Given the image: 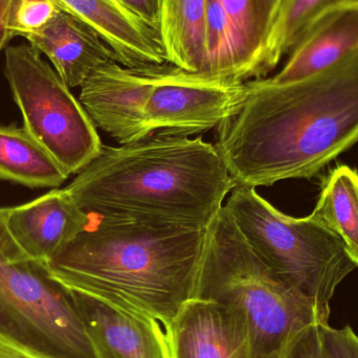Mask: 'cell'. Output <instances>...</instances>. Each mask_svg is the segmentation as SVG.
I'll use <instances>...</instances> for the list:
<instances>
[{
	"label": "cell",
	"mask_w": 358,
	"mask_h": 358,
	"mask_svg": "<svg viewBox=\"0 0 358 358\" xmlns=\"http://www.w3.org/2000/svg\"><path fill=\"white\" fill-rule=\"evenodd\" d=\"M358 52V6L324 15L306 29L290 50L283 69L269 78L287 84L326 71Z\"/></svg>",
	"instance_id": "9a60e30c"
},
{
	"label": "cell",
	"mask_w": 358,
	"mask_h": 358,
	"mask_svg": "<svg viewBox=\"0 0 358 358\" xmlns=\"http://www.w3.org/2000/svg\"><path fill=\"white\" fill-rule=\"evenodd\" d=\"M73 294L96 358H174L171 334L163 324Z\"/></svg>",
	"instance_id": "30bf717a"
},
{
	"label": "cell",
	"mask_w": 358,
	"mask_h": 358,
	"mask_svg": "<svg viewBox=\"0 0 358 358\" xmlns=\"http://www.w3.org/2000/svg\"><path fill=\"white\" fill-rule=\"evenodd\" d=\"M246 82L192 73L166 63L155 67L145 107L149 136H189L216 129L241 106Z\"/></svg>",
	"instance_id": "ba28073f"
},
{
	"label": "cell",
	"mask_w": 358,
	"mask_h": 358,
	"mask_svg": "<svg viewBox=\"0 0 358 358\" xmlns=\"http://www.w3.org/2000/svg\"><path fill=\"white\" fill-rule=\"evenodd\" d=\"M206 231L88 214L46 264L69 289L170 330L196 299Z\"/></svg>",
	"instance_id": "7a4b0ae2"
},
{
	"label": "cell",
	"mask_w": 358,
	"mask_h": 358,
	"mask_svg": "<svg viewBox=\"0 0 358 358\" xmlns=\"http://www.w3.org/2000/svg\"><path fill=\"white\" fill-rule=\"evenodd\" d=\"M273 358H278V355H275V357H273Z\"/></svg>",
	"instance_id": "83f0119b"
},
{
	"label": "cell",
	"mask_w": 358,
	"mask_h": 358,
	"mask_svg": "<svg viewBox=\"0 0 358 358\" xmlns=\"http://www.w3.org/2000/svg\"><path fill=\"white\" fill-rule=\"evenodd\" d=\"M170 334L174 358H256L243 321L210 301L189 303Z\"/></svg>",
	"instance_id": "7c38bea8"
},
{
	"label": "cell",
	"mask_w": 358,
	"mask_h": 358,
	"mask_svg": "<svg viewBox=\"0 0 358 358\" xmlns=\"http://www.w3.org/2000/svg\"><path fill=\"white\" fill-rule=\"evenodd\" d=\"M69 178L24 127L0 126V180L57 189Z\"/></svg>",
	"instance_id": "e0dca14e"
},
{
	"label": "cell",
	"mask_w": 358,
	"mask_h": 358,
	"mask_svg": "<svg viewBox=\"0 0 358 358\" xmlns=\"http://www.w3.org/2000/svg\"><path fill=\"white\" fill-rule=\"evenodd\" d=\"M27 40L48 57L69 88L81 87L96 69L117 62L108 44L90 25L63 10L45 29Z\"/></svg>",
	"instance_id": "5bb4252c"
},
{
	"label": "cell",
	"mask_w": 358,
	"mask_h": 358,
	"mask_svg": "<svg viewBox=\"0 0 358 358\" xmlns=\"http://www.w3.org/2000/svg\"><path fill=\"white\" fill-rule=\"evenodd\" d=\"M4 75L23 127L67 176H77L98 157L103 144L92 117L33 46H8Z\"/></svg>",
	"instance_id": "52a82bcc"
},
{
	"label": "cell",
	"mask_w": 358,
	"mask_h": 358,
	"mask_svg": "<svg viewBox=\"0 0 358 358\" xmlns=\"http://www.w3.org/2000/svg\"><path fill=\"white\" fill-rule=\"evenodd\" d=\"M0 208V336L52 358H96L73 292L27 256Z\"/></svg>",
	"instance_id": "8992f818"
},
{
	"label": "cell",
	"mask_w": 358,
	"mask_h": 358,
	"mask_svg": "<svg viewBox=\"0 0 358 358\" xmlns=\"http://www.w3.org/2000/svg\"><path fill=\"white\" fill-rule=\"evenodd\" d=\"M0 358H52L0 336Z\"/></svg>",
	"instance_id": "d4e9b609"
},
{
	"label": "cell",
	"mask_w": 358,
	"mask_h": 358,
	"mask_svg": "<svg viewBox=\"0 0 358 358\" xmlns=\"http://www.w3.org/2000/svg\"><path fill=\"white\" fill-rule=\"evenodd\" d=\"M61 10L81 19L108 44L120 64L128 67L167 62L159 33L117 0H54Z\"/></svg>",
	"instance_id": "4fadbf2b"
},
{
	"label": "cell",
	"mask_w": 358,
	"mask_h": 358,
	"mask_svg": "<svg viewBox=\"0 0 358 358\" xmlns=\"http://www.w3.org/2000/svg\"><path fill=\"white\" fill-rule=\"evenodd\" d=\"M223 206L263 263L329 321L336 287L357 267L342 240L311 215L280 212L255 187H234Z\"/></svg>",
	"instance_id": "5b68a950"
},
{
	"label": "cell",
	"mask_w": 358,
	"mask_h": 358,
	"mask_svg": "<svg viewBox=\"0 0 358 358\" xmlns=\"http://www.w3.org/2000/svg\"><path fill=\"white\" fill-rule=\"evenodd\" d=\"M87 213L65 189L6 208V227L17 245L31 258L48 263L85 227Z\"/></svg>",
	"instance_id": "8fae6325"
},
{
	"label": "cell",
	"mask_w": 358,
	"mask_h": 358,
	"mask_svg": "<svg viewBox=\"0 0 358 358\" xmlns=\"http://www.w3.org/2000/svg\"><path fill=\"white\" fill-rule=\"evenodd\" d=\"M235 187L214 145L152 136L103 145L64 189L87 214L206 229Z\"/></svg>",
	"instance_id": "3957f363"
},
{
	"label": "cell",
	"mask_w": 358,
	"mask_h": 358,
	"mask_svg": "<svg viewBox=\"0 0 358 358\" xmlns=\"http://www.w3.org/2000/svg\"><path fill=\"white\" fill-rule=\"evenodd\" d=\"M358 142V52L287 84L246 82V96L216 128L236 187L311 178Z\"/></svg>",
	"instance_id": "6da1fadb"
},
{
	"label": "cell",
	"mask_w": 358,
	"mask_h": 358,
	"mask_svg": "<svg viewBox=\"0 0 358 358\" xmlns=\"http://www.w3.org/2000/svg\"><path fill=\"white\" fill-rule=\"evenodd\" d=\"M311 216L342 240L358 267V172L348 166L336 168Z\"/></svg>",
	"instance_id": "d6986e66"
},
{
	"label": "cell",
	"mask_w": 358,
	"mask_h": 358,
	"mask_svg": "<svg viewBox=\"0 0 358 358\" xmlns=\"http://www.w3.org/2000/svg\"><path fill=\"white\" fill-rule=\"evenodd\" d=\"M256 2L259 13H260L261 19H262L267 31L269 23H271V18H273V14H275L278 3H279V0H256Z\"/></svg>",
	"instance_id": "4316f807"
},
{
	"label": "cell",
	"mask_w": 358,
	"mask_h": 358,
	"mask_svg": "<svg viewBox=\"0 0 358 358\" xmlns=\"http://www.w3.org/2000/svg\"><path fill=\"white\" fill-rule=\"evenodd\" d=\"M13 0H0V52L6 48L13 36L8 31V16Z\"/></svg>",
	"instance_id": "484cf974"
},
{
	"label": "cell",
	"mask_w": 358,
	"mask_h": 358,
	"mask_svg": "<svg viewBox=\"0 0 358 358\" xmlns=\"http://www.w3.org/2000/svg\"><path fill=\"white\" fill-rule=\"evenodd\" d=\"M350 6H358V0H279L259 57L258 79L275 69L317 19Z\"/></svg>",
	"instance_id": "ac0fdd59"
},
{
	"label": "cell",
	"mask_w": 358,
	"mask_h": 358,
	"mask_svg": "<svg viewBox=\"0 0 358 358\" xmlns=\"http://www.w3.org/2000/svg\"><path fill=\"white\" fill-rule=\"evenodd\" d=\"M61 8L54 0H13L8 16V31L13 38L29 36L45 29Z\"/></svg>",
	"instance_id": "44dd1931"
},
{
	"label": "cell",
	"mask_w": 358,
	"mask_h": 358,
	"mask_svg": "<svg viewBox=\"0 0 358 358\" xmlns=\"http://www.w3.org/2000/svg\"><path fill=\"white\" fill-rule=\"evenodd\" d=\"M278 358H327L322 324H313L301 330L280 351Z\"/></svg>",
	"instance_id": "7402d4cb"
},
{
	"label": "cell",
	"mask_w": 358,
	"mask_h": 358,
	"mask_svg": "<svg viewBox=\"0 0 358 358\" xmlns=\"http://www.w3.org/2000/svg\"><path fill=\"white\" fill-rule=\"evenodd\" d=\"M109 62L81 85L79 101L96 127L120 145L149 138L145 107L155 83V67Z\"/></svg>",
	"instance_id": "9c48e42d"
},
{
	"label": "cell",
	"mask_w": 358,
	"mask_h": 358,
	"mask_svg": "<svg viewBox=\"0 0 358 358\" xmlns=\"http://www.w3.org/2000/svg\"><path fill=\"white\" fill-rule=\"evenodd\" d=\"M233 27L245 82L258 80V62L266 27L256 0H218Z\"/></svg>",
	"instance_id": "ffe728a7"
},
{
	"label": "cell",
	"mask_w": 358,
	"mask_h": 358,
	"mask_svg": "<svg viewBox=\"0 0 358 358\" xmlns=\"http://www.w3.org/2000/svg\"><path fill=\"white\" fill-rule=\"evenodd\" d=\"M196 299L245 324L256 358H273L296 334L327 325L315 303L278 278L252 250L224 206L206 231Z\"/></svg>",
	"instance_id": "277c9868"
},
{
	"label": "cell",
	"mask_w": 358,
	"mask_h": 358,
	"mask_svg": "<svg viewBox=\"0 0 358 358\" xmlns=\"http://www.w3.org/2000/svg\"><path fill=\"white\" fill-rule=\"evenodd\" d=\"M117 2L159 33L162 0H117Z\"/></svg>",
	"instance_id": "cb8c5ba5"
},
{
	"label": "cell",
	"mask_w": 358,
	"mask_h": 358,
	"mask_svg": "<svg viewBox=\"0 0 358 358\" xmlns=\"http://www.w3.org/2000/svg\"><path fill=\"white\" fill-rule=\"evenodd\" d=\"M208 0H162L159 36L167 62L202 73Z\"/></svg>",
	"instance_id": "2e32d148"
},
{
	"label": "cell",
	"mask_w": 358,
	"mask_h": 358,
	"mask_svg": "<svg viewBox=\"0 0 358 358\" xmlns=\"http://www.w3.org/2000/svg\"><path fill=\"white\" fill-rule=\"evenodd\" d=\"M327 358H358V336L350 327L334 329L322 325Z\"/></svg>",
	"instance_id": "603a6c76"
}]
</instances>
